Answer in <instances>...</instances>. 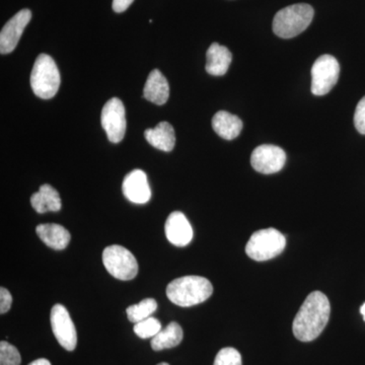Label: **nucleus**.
Wrapping results in <instances>:
<instances>
[{"instance_id": "29", "label": "nucleus", "mask_w": 365, "mask_h": 365, "mask_svg": "<svg viewBox=\"0 0 365 365\" xmlns=\"http://www.w3.org/2000/svg\"><path fill=\"white\" fill-rule=\"evenodd\" d=\"M360 313H361L362 316H364V319L365 322V304H362L361 307H360Z\"/></svg>"}, {"instance_id": "11", "label": "nucleus", "mask_w": 365, "mask_h": 365, "mask_svg": "<svg viewBox=\"0 0 365 365\" xmlns=\"http://www.w3.org/2000/svg\"><path fill=\"white\" fill-rule=\"evenodd\" d=\"M31 19L32 13L30 9H21L4 25L0 32V53L2 55L9 54L16 49Z\"/></svg>"}, {"instance_id": "14", "label": "nucleus", "mask_w": 365, "mask_h": 365, "mask_svg": "<svg viewBox=\"0 0 365 365\" xmlns=\"http://www.w3.org/2000/svg\"><path fill=\"white\" fill-rule=\"evenodd\" d=\"M36 232L46 246L57 251L66 249L71 240V232L56 223L39 225L36 227Z\"/></svg>"}, {"instance_id": "5", "label": "nucleus", "mask_w": 365, "mask_h": 365, "mask_svg": "<svg viewBox=\"0 0 365 365\" xmlns=\"http://www.w3.org/2000/svg\"><path fill=\"white\" fill-rule=\"evenodd\" d=\"M285 246L284 235L275 228H266L252 235L246 246V253L255 261H268L279 256Z\"/></svg>"}, {"instance_id": "12", "label": "nucleus", "mask_w": 365, "mask_h": 365, "mask_svg": "<svg viewBox=\"0 0 365 365\" xmlns=\"http://www.w3.org/2000/svg\"><path fill=\"white\" fill-rule=\"evenodd\" d=\"M124 196L132 203L145 204L150 200L151 190L143 170H133L125 177L122 185Z\"/></svg>"}, {"instance_id": "16", "label": "nucleus", "mask_w": 365, "mask_h": 365, "mask_svg": "<svg viewBox=\"0 0 365 365\" xmlns=\"http://www.w3.org/2000/svg\"><path fill=\"white\" fill-rule=\"evenodd\" d=\"M205 69L211 76H222L227 73L232 63V55L225 46L213 43L206 53Z\"/></svg>"}, {"instance_id": "19", "label": "nucleus", "mask_w": 365, "mask_h": 365, "mask_svg": "<svg viewBox=\"0 0 365 365\" xmlns=\"http://www.w3.org/2000/svg\"><path fill=\"white\" fill-rule=\"evenodd\" d=\"M213 130L225 140H232L241 134L242 121L227 111L216 113L212 119Z\"/></svg>"}, {"instance_id": "13", "label": "nucleus", "mask_w": 365, "mask_h": 365, "mask_svg": "<svg viewBox=\"0 0 365 365\" xmlns=\"http://www.w3.org/2000/svg\"><path fill=\"white\" fill-rule=\"evenodd\" d=\"M165 230L167 239L176 247L187 246L193 240V228L186 215L180 211L170 213L165 222Z\"/></svg>"}, {"instance_id": "3", "label": "nucleus", "mask_w": 365, "mask_h": 365, "mask_svg": "<svg viewBox=\"0 0 365 365\" xmlns=\"http://www.w3.org/2000/svg\"><path fill=\"white\" fill-rule=\"evenodd\" d=\"M314 14V9L309 4H299L284 7L274 18L273 32L283 39L297 37L311 25Z\"/></svg>"}, {"instance_id": "27", "label": "nucleus", "mask_w": 365, "mask_h": 365, "mask_svg": "<svg viewBox=\"0 0 365 365\" xmlns=\"http://www.w3.org/2000/svg\"><path fill=\"white\" fill-rule=\"evenodd\" d=\"M134 0H113V11L117 14L123 13L133 4Z\"/></svg>"}, {"instance_id": "2", "label": "nucleus", "mask_w": 365, "mask_h": 365, "mask_svg": "<svg viewBox=\"0 0 365 365\" xmlns=\"http://www.w3.org/2000/svg\"><path fill=\"white\" fill-rule=\"evenodd\" d=\"M210 281L201 276L189 275L177 278L168 285V299L182 307L202 304L212 295Z\"/></svg>"}, {"instance_id": "30", "label": "nucleus", "mask_w": 365, "mask_h": 365, "mask_svg": "<svg viewBox=\"0 0 365 365\" xmlns=\"http://www.w3.org/2000/svg\"><path fill=\"white\" fill-rule=\"evenodd\" d=\"M158 365H170V364H167V362H162V364H158Z\"/></svg>"}, {"instance_id": "23", "label": "nucleus", "mask_w": 365, "mask_h": 365, "mask_svg": "<svg viewBox=\"0 0 365 365\" xmlns=\"http://www.w3.org/2000/svg\"><path fill=\"white\" fill-rule=\"evenodd\" d=\"M20 352L6 341L0 342V365H21Z\"/></svg>"}, {"instance_id": "17", "label": "nucleus", "mask_w": 365, "mask_h": 365, "mask_svg": "<svg viewBox=\"0 0 365 365\" xmlns=\"http://www.w3.org/2000/svg\"><path fill=\"white\" fill-rule=\"evenodd\" d=\"M148 143L158 150L170 153L176 144V134L172 125L168 122H160L155 128L146 129L144 132Z\"/></svg>"}, {"instance_id": "28", "label": "nucleus", "mask_w": 365, "mask_h": 365, "mask_svg": "<svg viewBox=\"0 0 365 365\" xmlns=\"http://www.w3.org/2000/svg\"><path fill=\"white\" fill-rule=\"evenodd\" d=\"M29 365H51V362L48 359H40L37 360H34L33 362H31Z\"/></svg>"}, {"instance_id": "10", "label": "nucleus", "mask_w": 365, "mask_h": 365, "mask_svg": "<svg viewBox=\"0 0 365 365\" xmlns=\"http://www.w3.org/2000/svg\"><path fill=\"white\" fill-rule=\"evenodd\" d=\"M285 162V151L271 144L258 146L252 153V167L261 174H275L283 169Z\"/></svg>"}, {"instance_id": "18", "label": "nucleus", "mask_w": 365, "mask_h": 365, "mask_svg": "<svg viewBox=\"0 0 365 365\" xmlns=\"http://www.w3.org/2000/svg\"><path fill=\"white\" fill-rule=\"evenodd\" d=\"M31 204L38 213H46L48 211L56 212L62 207L61 198L56 189L50 185L45 184L40 187L37 193L31 197Z\"/></svg>"}, {"instance_id": "21", "label": "nucleus", "mask_w": 365, "mask_h": 365, "mask_svg": "<svg viewBox=\"0 0 365 365\" xmlns=\"http://www.w3.org/2000/svg\"><path fill=\"white\" fill-rule=\"evenodd\" d=\"M158 309V302L155 299H145L139 304L127 307L126 313L131 323H138L143 319L150 318Z\"/></svg>"}, {"instance_id": "9", "label": "nucleus", "mask_w": 365, "mask_h": 365, "mask_svg": "<svg viewBox=\"0 0 365 365\" xmlns=\"http://www.w3.org/2000/svg\"><path fill=\"white\" fill-rule=\"evenodd\" d=\"M50 321L53 334L59 344L67 351H73L78 345V333L66 307L55 304L51 309Z\"/></svg>"}, {"instance_id": "26", "label": "nucleus", "mask_w": 365, "mask_h": 365, "mask_svg": "<svg viewBox=\"0 0 365 365\" xmlns=\"http://www.w3.org/2000/svg\"><path fill=\"white\" fill-rule=\"evenodd\" d=\"M13 304V297L6 288H0V313H7Z\"/></svg>"}, {"instance_id": "6", "label": "nucleus", "mask_w": 365, "mask_h": 365, "mask_svg": "<svg viewBox=\"0 0 365 365\" xmlns=\"http://www.w3.org/2000/svg\"><path fill=\"white\" fill-rule=\"evenodd\" d=\"M103 263L108 272L119 280L133 279L138 273V263L134 255L119 245L104 250Z\"/></svg>"}, {"instance_id": "20", "label": "nucleus", "mask_w": 365, "mask_h": 365, "mask_svg": "<svg viewBox=\"0 0 365 365\" xmlns=\"http://www.w3.org/2000/svg\"><path fill=\"white\" fill-rule=\"evenodd\" d=\"M184 338L182 327L177 322H172L169 325L162 329L151 340V348L155 351L176 347Z\"/></svg>"}, {"instance_id": "15", "label": "nucleus", "mask_w": 365, "mask_h": 365, "mask_svg": "<svg viewBox=\"0 0 365 365\" xmlns=\"http://www.w3.org/2000/svg\"><path fill=\"white\" fill-rule=\"evenodd\" d=\"M143 96L146 100L158 106L165 105L169 100V83L158 69L151 71L148 76L144 86Z\"/></svg>"}, {"instance_id": "4", "label": "nucleus", "mask_w": 365, "mask_h": 365, "mask_svg": "<svg viewBox=\"0 0 365 365\" xmlns=\"http://www.w3.org/2000/svg\"><path fill=\"white\" fill-rule=\"evenodd\" d=\"M60 83L61 78L54 60L49 55L40 54L31 73V86L34 93L37 97L49 100L56 96Z\"/></svg>"}, {"instance_id": "8", "label": "nucleus", "mask_w": 365, "mask_h": 365, "mask_svg": "<svg viewBox=\"0 0 365 365\" xmlns=\"http://www.w3.org/2000/svg\"><path fill=\"white\" fill-rule=\"evenodd\" d=\"M103 128L112 143H119L126 132V112L121 100L113 98L108 101L101 115Z\"/></svg>"}, {"instance_id": "24", "label": "nucleus", "mask_w": 365, "mask_h": 365, "mask_svg": "<svg viewBox=\"0 0 365 365\" xmlns=\"http://www.w3.org/2000/svg\"><path fill=\"white\" fill-rule=\"evenodd\" d=\"M213 365H242L241 353L235 348H223L216 355Z\"/></svg>"}, {"instance_id": "22", "label": "nucleus", "mask_w": 365, "mask_h": 365, "mask_svg": "<svg viewBox=\"0 0 365 365\" xmlns=\"http://www.w3.org/2000/svg\"><path fill=\"white\" fill-rule=\"evenodd\" d=\"M160 330H162V324L153 317L138 322L133 328L134 333L141 339L153 338Z\"/></svg>"}, {"instance_id": "7", "label": "nucleus", "mask_w": 365, "mask_h": 365, "mask_svg": "<svg viewBox=\"0 0 365 365\" xmlns=\"http://www.w3.org/2000/svg\"><path fill=\"white\" fill-rule=\"evenodd\" d=\"M340 76L339 62L332 55H322L312 67V93L325 96L332 91Z\"/></svg>"}, {"instance_id": "1", "label": "nucleus", "mask_w": 365, "mask_h": 365, "mask_svg": "<svg viewBox=\"0 0 365 365\" xmlns=\"http://www.w3.org/2000/svg\"><path fill=\"white\" fill-rule=\"evenodd\" d=\"M331 306L323 292L309 294L295 316L292 331L297 340L311 342L321 335L330 319Z\"/></svg>"}, {"instance_id": "25", "label": "nucleus", "mask_w": 365, "mask_h": 365, "mask_svg": "<svg viewBox=\"0 0 365 365\" xmlns=\"http://www.w3.org/2000/svg\"><path fill=\"white\" fill-rule=\"evenodd\" d=\"M354 124L357 131L365 135V97L360 100L355 110Z\"/></svg>"}]
</instances>
